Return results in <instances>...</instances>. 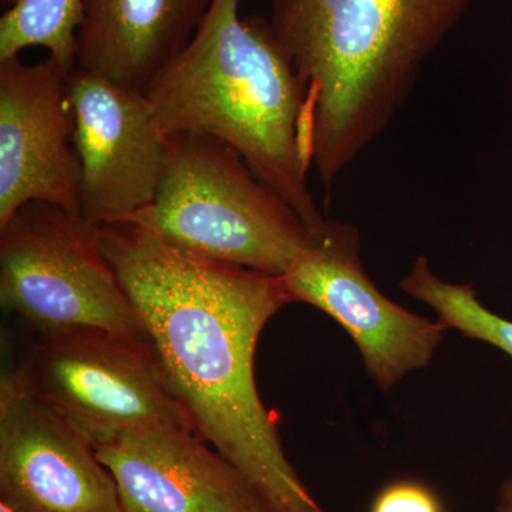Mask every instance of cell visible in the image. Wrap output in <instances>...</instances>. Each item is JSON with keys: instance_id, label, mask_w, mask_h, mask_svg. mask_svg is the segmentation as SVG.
I'll list each match as a JSON object with an SVG mask.
<instances>
[{"instance_id": "obj_14", "label": "cell", "mask_w": 512, "mask_h": 512, "mask_svg": "<svg viewBox=\"0 0 512 512\" xmlns=\"http://www.w3.org/2000/svg\"><path fill=\"white\" fill-rule=\"evenodd\" d=\"M82 0H20L0 19V62L26 47H45L67 72L76 69Z\"/></svg>"}, {"instance_id": "obj_16", "label": "cell", "mask_w": 512, "mask_h": 512, "mask_svg": "<svg viewBox=\"0 0 512 512\" xmlns=\"http://www.w3.org/2000/svg\"><path fill=\"white\" fill-rule=\"evenodd\" d=\"M497 512H512V476L505 478L498 491Z\"/></svg>"}, {"instance_id": "obj_5", "label": "cell", "mask_w": 512, "mask_h": 512, "mask_svg": "<svg viewBox=\"0 0 512 512\" xmlns=\"http://www.w3.org/2000/svg\"><path fill=\"white\" fill-rule=\"evenodd\" d=\"M0 302L37 332L94 328L151 340L99 227L46 202L23 205L0 225Z\"/></svg>"}, {"instance_id": "obj_3", "label": "cell", "mask_w": 512, "mask_h": 512, "mask_svg": "<svg viewBox=\"0 0 512 512\" xmlns=\"http://www.w3.org/2000/svg\"><path fill=\"white\" fill-rule=\"evenodd\" d=\"M212 0L191 42L144 90L167 136L204 134L237 150L313 234L326 224L309 190L306 90L268 20Z\"/></svg>"}, {"instance_id": "obj_18", "label": "cell", "mask_w": 512, "mask_h": 512, "mask_svg": "<svg viewBox=\"0 0 512 512\" xmlns=\"http://www.w3.org/2000/svg\"><path fill=\"white\" fill-rule=\"evenodd\" d=\"M0 512H16V511L12 510V508H10L9 505H6L5 503H0Z\"/></svg>"}, {"instance_id": "obj_2", "label": "cell", "mask_w": 512, "mask_h": 512, "mask_svg": "<svg viewBox=\"0 0 512 512\" xmlns=\"http://www.w3.org/2000/svg\"><path fill=\"white\" fill-rule=\"evenodd\" d=\"M473 0H271L268 25L306 90L326 190L403 106Z\"/></svg>"}, {"instance_id": "obj_7", "label": "cell", "mask_w": 512, "mask_h": 512, "mask_svg": "<svg viewBox=\"0 0 512 512\" xmlns=\"http://www.w3.org/2000/svg\"><path fill=\"white\" fill-rule=\"evenodd\" d=\"M282 278L292 302L315 306L346 330L382 390L429 365L447 330L377 289L360 259L359 232L343 222L326 221Z\"/></svg>"}, {"instance_id": "obj_15", "label": "cell", "mask_w": 512, "mask_h": 512, "mask_svg": "<svg viewBox=\"0 0 512 512\" xmlns=\"http://www.w3.org/2000/svg\"><path fill=\"white\" fill-rule=\"evenodd\" d=\"M370 512H443L436 494L417 481H396L384 487Z\"/></svg>"}, {"instance_id": "obj_8", "label": "cell", "mask_w": 512, "mask_h": 512, "mask_svg": "<svg viewBox=\"0 0 512 512\" xmlns=\"http://www.w3.org/2000/svg\"><path fill=\"white\" fill-rule=\"evenodd\" d=\"M69 97L82 167L80 214L97 227L126 221L156 197L168 136L146 93L101 74L76 67Z\"/></svg>"}, {"instance_id": "obj_10", "label": "cell", "mask_w": 512, "mask_h": 512, "mask_svg": "<svg viewBox=\"0 0 512 512\" xmlns=\"http://www.w3.org/2000/svg\"><path fill=\"white\" fill-rule=\"evenodd\" d=\"M0 503L16 512H123L92 441L12 375L0 384Z\"/></svg>"}, {"instance_id": "obj_13", "label": "cell", "mask_w": 512, "mask_h": 512, "mask_svg": "<svg viewBox=\"0 0 512 512\" xmlns=\"http://www.w3.org/2000/svg\"><path fill=\"white\" fill-rule=\"evenodd\" d=\"M400 288L429 305L447 329L488 343L512 359V320L485 308L473 285L443 281L431 271L429 259L420 256L400 281Z\"/></svg>"}, {"instance_id": "obj_9", "label": "cell", "mask_w": 512, "mask_h": 512, "mask_svg": "<svg viewBox=\"0 0 512 512\" xmlns=\"http://www.w3.org/2000/svg\"><path fill=\"white\" fill-rule=\"evenodd\" d=\"M69 76L50 57L0 62V225L29 202L80 214Z\"/></svg>"}, {"instance_id": "obj_12", "label": "cell", "mask_w": 512, "mask_h": 512, "mask_svg": "<svg viewBox=\"0 0 512 512\" xmlns=\"http://www.w3.org/2000/svg\"><path fill=\"white\" fill-rule=\"evenodd\" d=\"M211 5L212 0H82L76 67L144 92L191 42Z\"/></svg>"}, {"instance_id": "obj_1", "label": "cell", "mask_w": 512, "mask_h": 512, "mask_svg": "<svg viewBox=\"0 0 512 512\" xmlns=\"http://www.w3.org/2000/svg\"><path fill=\"white\" fill-rule=\"evenodd\" d=\"M194 429L274 512H325L296 474L255 382L259 336L292 302L282 276L185 255L133 222L100 225Z\"/></svg>"}, {"instance_id": "obj_4", "label": "cell", "mask_w": 512, "mask_h": 512, "mask_svg": "<svg viewBox=\"0 0 512 512\" xmlns=\"http://www.w3.org/2000/svg\"><path fill=\"white\" fill-rule=\"evenodd\" d=\"M126 222L185 255L276 276L315 235L237 150L191 133L168 136L156 197Z\"/></svg>"}, {"instance_id": "obj_17", "label": "cell", "mask_w": 512, "mask_h": 512, "mask_svg": "<svg viewBox=\"0 0 512 512\" xmlns=\"http://www.w3.org/2000/svg\"><path fill=\"white\" fill-rule=\"evenodd\" d=\"M20 0H0V5H2V8L5 10H8L10 8H13V6L16 5V3H19Z\"/></svg>"}, {"instance_id": "obj_11", "label": "cell", "mask_w": 512, "mask_h": 512, "mask_svg": "<svg viewBox=\"0 0 512 512\" xmlns=\"http://www.w3.org/2000/svg\"><path fill=\"white\" fill-rule=\"evenodd\" d=\"M96 450L123 512H274L231 461L187 427H146Z\"/></svg>"}, {"instance_id": "obj_6", "label": "cell", "mask_w": 512, "mask_h": 512, "mask_svg": "<svg viewBox=\"0 0 512 512\" xmlns=\"http://www.w3.org/2000/svg\"><path fill=\"white\" fill-rule=\"evenodd\" d=\"M12 377L96 448L161 424L195 430L151 340L94 328L37 332Z\"/></svg>"}]
</instances>
